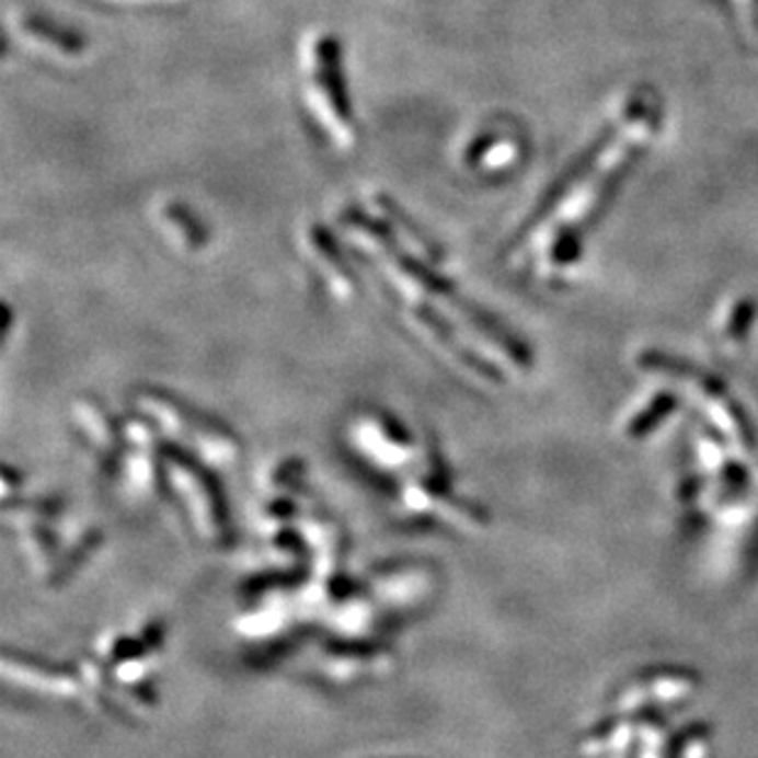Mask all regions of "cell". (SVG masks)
<instances>
[{
	"mask_svg": "<svg viewBox=\"0 0 758 758\" xmlns=\"http://www.w3.org/2000/svg\"><path fill=\"white\" fill-rule=\"evenodd\" d=\"M20 30H23V35L33 45L45 47L49 53H59L61 57H81L87 49L84 37L69 33V30L49 23V20L43 18H23L20 20Z\"/></svg>",
	"mask_w": 758,
	"mask_h": 758,
	"instance_id": "cell-2",
	"label": "cell"
},
{
	"mask_svg": "<svg viewBox=\"0 0 758 758\" xmlns=\"http://www.w3.org/2000/svg\"><path fill=\"white\" fill-rule=\"evenodd\" d=\"M744 5L749 8V20H751V25L758 33V0H744Z\"/></svg>",
	"mask_w": 758,
	"mask_h": 758,
	"instance_id": "cell-6",
	"label": "cell"
},
{
	"mask_svg": "<svg viewBox=\"0 0 758 758\" xmlns=\"http://www.w3.org/2000/svg\"><path fill=\"white\" fill-rule=\"evenodd\" d=\"M310 99L322 126L342 150L356 146V120L342 77V53L334 37H320L310 55Z\"/></svg>",
	"mask_w": 758,
	"mask_h": 758,
	"instance_id": "cell-1",
	"label": "cell"
},
{
	"mask_svg": "<svg viewBox=\"0 0 758 758\" xmlns=\"http://www.w3.org/2000/svg\"><path fill=\"white\" fill-rule=\"evenodd\" d=\"M162 217H165L168 227L180 236V243L187 245V249H202L207 243V231L199 223V219H194L187 207L182 204H168L162 209Z\"/></svg>",
	"mask_w": 758,
	"mask_h": 758,
	"instance_id": "cell-4",
	"label": "cell"
},
{
	"mask_svg": "<svg viewBox=\"0 0 758 758\" xmlns=\"http://www.w3.org/2000/svg\"><path fill=\"white\" fill-rule=\"evenodd\" d=\"M310 245H312V251H317V255H320V259L324 261L326 268H330L336 285H340V288H344V292H352L354 278H352L349 268H346V263L342 261L340 249H336V243L332 241V236L326 233L322 227H312L310 229Z\"/></svg>",
	"mask_w": 758,
	"mask_h": 758,
	"instance_id": "cell-3",
	"label": "cell"
},
{
	"mask_svg": "<svg viewBox=\"0 0 758 758\" xmlns=\"http://www.w3.org/2000/svg\"><path fill=\"white\" fill-rule=\"evenodd\" d=\"M133 3H175V0H133Z\"/></svg>",
	"mask_w": 758,
	"mask_h": 758,
	"instance_id": "cell-7",
	"label": "cell"
},
{
	"mask_svg": "<svg viewBox=\"0 0 758 758\" xmlns=\"http://www.w3.org/2000/svg\"><path fill=\"white\" fill-rule=\"evenodd\" d=\"M376 204H378V207H381V211L386 214V217L391 219L398 229H401V233H405L407 239L413 241V249H415V251L429 255V259H437V253H435L433 245L427 243L425 236L415 229V223L410 221V219L405 217V214H403L401 209H398L391 199H386V197H376Z\"/></svg>",
	"mask_w": 758,
	"mask_h": 758,
	"instance_id": "cell-5",
	"label": "cell"
}]
</instances>
